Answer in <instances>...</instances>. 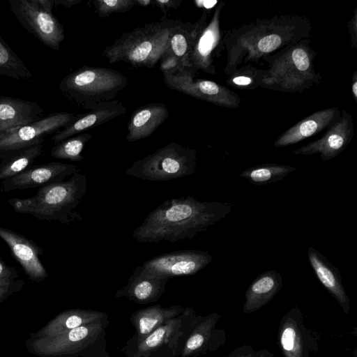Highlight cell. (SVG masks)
<instances>
[{
    "label": "cell",
    "instance_id": "obj_45",
    "mask_svg": "<svg viewBox=\"0 0 357 357\" xmlns=\"http://www.w3.org/2000/svg\"><path fill=\"white\" fill-rule=\"evenodd\" d=\"M257 357H273V354L266 349L259 350Z\"/></svg>",
    "mask_w": 357,
    "mask_h": 357
},
{
    "label": "cell",
    "instance_id": "obj_2",
    "mask_svg": "<svg viewBox=\"0 0 357 357\" xmlns=\"http://www.w3.org/2000/svg\"><path fill=\"white\" fill-rule=\"evenodd\" d=\"M227 202H200L187 196L169 199L150 212L132 232L139 243L192 240L229 214Z\"/></svg>",
    "mask_w": 357,
    "mask_h": 357
},
{
    "label": "cell",
    "instance_id": "obj_25",
    "mask_svg": "<svg viewBox=\"0 0 357 357\" xmlns=\"http://www.w3.org/2000/svg\"><path fill=\"white\" fill-rule=\"evenodd\" d=\"M282 287V275L275 270L264 272L255 278L248 286L243 311L252 313L268 304Z\"/></svg>",
    "mask_w": 357,
    "mask_h": 357
},
{
    "label": "cell",
    "instance_id": "obj_30",
    "mask_svg": "<svg viewBox=\"0 0 357 357\" xmlns=\"http://www.w3.org/2000/svg\"><path fill=\"white\" fill-rule=\"evenodd\" d=\"M295 170L296 167L287 165L266 163L249 167L240 176L252 184L264 185L278 182Z\"/></svg>",
    "mask_w": 357,
    "mask_h": 357
},
{
    "label": "cell",
    "instance_id": "obj_31",
    "mask_svg": "<svg viewBox=\"0 0 357 357\" xmlns=\"http://www.w3.org/2000/svg\"><path fill=\"white\" fill-rule=\"evenodd\" d=\"M0 75L30 79L33 75L23 61L0 36Z\"/></svg>",
    "mask_w": 357,
    "mask_h": 357
},
{
    "label": "cell",
    "instance_id": "obj_19",
    "mask_svg": "<svg viewBox=\"0 0 357 357\" xmlns=\"http://www.w3.org/2000/svg\"><path fill=\"white\" fill-rule=\"evenodd\" d=\"M168 280L152 273L142 265L138 266L130 275L127 284L118 290L115 296H126L140 304L156 301L165 293Z\"/></svg>",
    "mask_w": 357,
    "mask_h": 357
},
{
    "label": "cell",
    "instance_id": "obj_12",
    "mask_svg": "<svg viewBox=\"0 0 357 357\" xmlns=\"http://www.w3.org/2000/svg\"><path fill=\"white\" fill-rule=\"evenodd\" d=\"M70 112H60L21 126L0 132V153L44 142V137L56 132L77 119Z\"/></svg>",
    "mask_w": 357,
    "mask_h": 357
},
{
    "label": "cell",
    "instance_id": "obj_26",
    "mask_svg": "<svg viewBox=\"0 0 357 357\" xmlns=\"http://www.w3.org/2000/svg\"><path fill=\"white\" fill-rule=\"evenodd\" d=\"M212 12L204 10L200 17L195 22H181L170 38L167 53L174 56L184 70H187L188 56L195 40Z\"/></svg>",
    "mask_w": 357,
    "mask_h": 357
},
{
    "label": "cell",
    "instance_id": "obj_44",
    "mask_svg": "<svg viewBox=\"0 0 357 357\" xmlns=\"http://www.w3.org/2000/svg\"><path fill=\"white\" fill-rule=\"evenodd\" d=\"M135 5H137L142 7H146L151 3H153L151 0H134Z\"/></svg>",
    "mask_w": 357,
    "mask_h": 357
},
{
    "label": "cell",
    "instance_id": "obj_17",
    "mask_svg": "<svg viewBox=\"0 0 357 357\" xmlns=\"http://www.w3.org/2000/svg\"><path fill=\"white\" fill-rule=\"evenodd\" d=\"M0 238L8 245L26 275L33 282H40L48 277L39 256L43 250L33 241L10 229L0 227Z\"/></svg>",
    "mask_w": 357,
    "mask_h": 357
},
{
    "label": "cell",
    "instance_id": "obj_41",
    "mask_svg": "<svg viewBox=\"0 0 357 357\" xmlns=\"http://www.w3.org/2000/svg\"><path fill=\"white\" fill-rule=\"evenodd\" d=\"M219 1L217 0H208V1H195L196 6L199 8H203L206 10H213L215 7L218 5Z\"/></svg>",
    "mask_w": 357,
    "mask_h": 357
},
{
    "label": "cell",
    "instance_id": "obj_32",
    "mask_svg": "<svg viewBox=\"0 0 357 357\" xmlns=\"http://www.w3.org/2000/svg\"><path fill=\"white\" fill-rule=\"evenodd\" d=\"M93 137L86 132L68 137L54 144L51 151L53 158L79 162L84 159L82 155L85 144Z\"/></svg>",
    "mask_w": 357,
    "mask_h": 357
},
{
    "label": "cell",
    "instance_id": "obj_42",
    "mask_svg": "<svg viewBox=\"0 0 357 357\" xmlns=\"http://www.w3.org/2000/svg\"><path fill=\"white\" fill-rule=\"evenodd\" d=\"M82 0H54L55 5H61L65 7H72L79 3Z\"/></svg>",
    "mask_w": 357,
    "mask_h": 357
},
{
    "label": "cell",
    "instance_id": "obj_7",
    "mask_svg": "<svg viewBox=\"0 0 357 357\" xmlns=\"http://www.w3.org/2000/svg\"><path fill=\"white\" fill-rule=\"evenodd\" d=\"M197 151L171 142L136 160L126 174L149 181H168L190 176L197 167Z\"/></svg>",
    "mask_w": 357,
    "mask_h": 357
},
{
    "label": "cell",
    "instance_id": "obj_23",
    "mask_svg": "<svg viewBox=\"0 0 357 357\" xmlns=\"http://www.w3.org/2000/svg\"><path fill=\"white\" fill-rule=\"evenodd\" d=\"M168 115V109L164 103H149L138 107L128 121L126 139L133 142L150 137L166 121Z\"/></svg>",
    "mask_w": 357,
    "mask_h": 357
},
{
    "label": "cell",
    "instance_id": "obj_18",
    "mask_svg": "<svg viewBox=\"0 0 357 357\" xmlns=\"http://www.w3.org/2000/svg\"><path fill=\"white\" fill-rule=\"evenodd\" d=\"M221 318L217 312L204 317H198L183 349L182 357L199 355L208 351H215L222 347L227 340L224 329L216 325Z\"/></svg>",
    "mask_w": 357,
    "mask_h": 357
},
{
    "label": "cell",
    "instance_id": "obj_6",
    "mask_svg": "<svg viewBox=\"0 0 357 357\" xmlns=\"http://www.w3.org/2000/svg\"><path fill=\"white\" fill-rule=\"evenodd\" d=\"M128 83V78L116 70L84 66L65 76L59 89L71 102L90 110L114 100Z\"/></svg>",
    "mask_w": 357,
    "mask_h": 357
},
{
    "label": "cell",
    "instance_id": "obj_28",
    "mask_svg": "<svg viewBox=\"0 0 357 357\" xmlns=\"http://www.w3.org/2000/svg\"><path fill=\"white\" fill-rule=\"evenodd\" d=\"M183 310L180 305L162 307L157 305L137 311L132 316L131 320L137 331L138 340L144 339L157 328L175 319Z\"/></svg>",
    "mask_w": 357,
    "mask_h": 357
},
{
    "label": "cell",
    "instance_id": "obj_22",
    "mask_svg": "<svg viewBox=\"0 0 357 357\" xmlns=\"http://www.w3.org/2000/svg\"><path fill=\"white\" fill-rule=\"evenodd\" d=\"M307 258L317 279L336 300L343 312L348 314L351 307L350 299L337 268L313 247L308 248Z\"/></svg>",
    "mask_w": 357,
    "mask_h": 357
},
{
    "label": "cell",
    "instance_id": "obj_33",
    "mask_svg": "<svg viewBox=\"0 0 357 357\" xmlns=\"http://www.w3.org/2000/svg\"><path fill=\"white\" fill-rule=\"evenodd\" d=\"M266 69H261L248 64L238 67L227 75L226 84L235 89L253 90L261 87Z\"/></svg>",
    "mask_w": 357,
    "mask_h": 357
},
{
    "label": "cell",
    "instance_id": "obj_36",
    "mask_svg": "<svg viewBox=\"0 0 357 357\" xmlns=\"http://www.w3.org/2000/svg\"><path fill=\"white\" fill-rule=\"evenodd\" d=\"M24 284V281L21 279L0 281V303L9 296L20 291Z\"/></svg>",
    "mask_w": 357,
    "mask_h": 357
},
{
    "label": "cell",
    "instance_id": "obj_37",
    "mask_svg": "<svg viewBox=\"0 0 357 357\" xmlns=\"http://www.w3.org/2000/svg\"><path fill=\"white\" fill-rule=\"evenodd\" d=\"M350 37L351 46L354 49L357 47V8H355L353 17L349 20L347 24Z\"/></svg>",
    "mask_w": 357,
    "mask_h": 357
},
{
    "label": "cell",
    "instance_id": "obj_20",
    "mask_svg": "<svg viewBox=\"0 0 357 357\" xmlns=\"http://www.w3.org/2000/svg\"><path fill=\"white\" fill-rule=\"evenodd\" d=\"M340 113L337 107L316 111L282 133L275 139L274 146L293 145L321 132L331 126L340 117Z\"/></svg>",
    "mask_w": 357,
    "mask_h": 357
},
{
    "label": "cell",
    "instance_id": "obj_8",
    "mask_svg": "<svg viewBox=\"0 0 357 357\" xmlns=\"http://www.w3.org/2000/svg\"><path fill=\"white\" fill-rule=\"evenodd\" d=\"M10 9L23 27L47 47L59 50L65 34L52 13L54 0H8Z\"/></svg>",
    "mask_w": 357,
    "mask_h": 357
},
{
    "label": "cell",
    "instance_id": "obj_29",
    "mask_svg": "<svg viewBox=\"0 0 357 357\" xmlns=\"http://www.w3.org/2000/svg\"><path fill=\"white\" fill-rule=\"evenodd\" d=\"M44 142L0 153V181L13 177L33 165L42 155Z\"/></svg>",
    "mask_w": 357,
    "mask_h": 357
},
{
    "label": "cell",
    "instance_id": "obj_34",
    "mask_svg": "<svg viewBox=\"0 0 357 357\" xmlns=\"http://www.w3.org/2000/svg\"><path fill=\"white\" fill-rule=\"evenodd\" d=\"M178 324L179 320L173 319L157 328L144 339L139 341L138 351L141 354L148 353L158 348L159 346L169 340L170 335L174 333Z\"/></svg>",
    "mask_w": 357,
    "mask_h": 357
},
{
    "label": "cell",
    "instance_id": "obj_15",
    "mask_svg": "<svg viewBox=\"0 0 357 357\" xmlns=\"http://www.w3.org/2000/svg\"><path fill=\"white\" fill-rule=\"evenodd\" d=\"M354 136L353 116L347 111L342 110L340 117L326 129L321 137L292 151L291 153L296 155L319 154L323 160H332L345 150Z\"/></svg>",
    "mask_w": 357,
    "mask_h": 357
},
{
    "label": "cell",
    "instance_id": "obj_14",
    "mask_svg": "<svg viewBox=\"0 0 357 357\" xmlns=\"http://www.w3.org/2000/svg\"><path fill=\"white\" fill-rule=\"evenodd\" d=\"M212 255L206 250H184L157 255L142 266L152 273L170 278L193 275L212 261Z\"/></svg>",
    "mask_w": 357,
    "mask_h": 357
},
{
    "label": "cell",
    "instance_id": "obj_35",
    "mask_svg": "<svg viewBox=\"0 0 357 357\" xmlns=\"http://www.w3.org/2000/svg\"><path fill=\"white\" fill-rule=\"evenodd\" d=\"M93 3L100 17H106L112 13L128 12L135 6L134 0H94Z\"/></svg>",
    "mask_w": 357,
    "mask_h": 357
},
{
    "label": "cell",
    "instance_id": "obj_39",
    "mask_svg": "<svg viewBox=\"0 0 357 357\" xmlns=\"http://www.w3.org/2000/svg\"><path fill=\"white\" fill-rule=\"evenodd\" d=\"M17 275L16 268L8 266L3 260L0 258V281L15 280Z\"/></svg>",
    "mask_w": 357,
    "mask_h": 357
},
{
    "label": "cell",
    "instance_id": "obj_5",
    "mask_svg": "<svg viewBox=\"0 0 357 357\" xmlns=\"http://www.w3.org/2000/svg\"><path fill=\"white\" fill-rule=\"evenodd\" d=\"M181 23L164 18L138 26L123 33L102 54L111 64L125 62L135 68H154L167 52L170 38Z\"/></svg>",
    "mask_w": 357,
    "mask_h": 357
},
{
    "label": "cell",
    "instance_id": "obj_38",
    "mask_svg": "<svg viewBox=\"0 0 357 357\" xmlns=\"http://www.w3.org/2000/svg\"><path fill=\"white\" fill-rule=\"evenodd\" d=\"M258 351H255L250 345H242L236 348L225 357H257Z\"/></svg>",
    "mask_w": 357,
    "mask_h": 357
},
{
    "label": "cell",
    "instance_id": "obj_27",
    "mask_svg": "<svg viewBox=\"0 0 357 357\" xmlns=\"http://www.w3.org/2000/svg\"><path fill=\"white\" fill-rule=\"evenodd\" d=\"M105 314L99 311L72 309L59 313L44 327L30 336L39 337L61 333L81 326L105 319Z\"/></svg>",
    "mask_w": 357,
    "mask_h": 357
},
{
    "label": "cell",
    "instance_id": "obj_43",
    "mask_svg": "<svg viewBox=\"0 0 357 357\" xmlns=\"http://www.w3.org/2000/svg\"><path fill=\"white\" fill-rule=\"evenodd\" d=\"M351 93L355 101H357V71L355 70L351 77Z\"/></svg>",
    "mask_w": 357,
    "mask_h": 357
},
{
    "label": "cell",
    "instance_id": "obj_21",
    "mask_svg": "<svg viewBox=\"0 0 357 357\" xmlns=\"http://www.w3.org/2000/svg\"><path fill=\"white\" fill-rule=\"evenodd\" d=\"M126 107L119 100L102 102L96 105L87 113L78 116L70 124L56 132L51 138L54 144L85 130L103 124L111 119L126 114Z\"/></svg>",
    "mask_w": 357,
    "mask_h": 357
},
{
    "label": "cell",
    "instance_id": "obj_11",
    "mask_svg": "<svg viewBox=\"0 0 357 357\" xmlns=\"http://www.w3.org/2000/svg\"><path fill=\"white\" fill-rule=\"evenodd\" d=\"M162 74L164 82L170 89L229 109L237 108L241 103L238 94L227 87L213 81L195 79L184 69Z\"/></svg>",
    "mask_w": 357,
    "mask_h": 357
},
{
    "label": "cell",
    "instance_id": "obj_40",
    "mask_svg": "<svg viewBox=\"0 0 357 357\" xmlns=\"http://www.w3.org/2000/svg\"><path fill=\"white\" fill-rule=\"evenodd\" d=\"M153 3L157 6L163 13L165 16L171 8H177L180 6L182 1L181 0H154Z\"/></svg>",
    "mask_w": 357,
    "mask_h": 357
},
{
    "label": "cell",
    "instance_id": "obj_16",
    "mask_svg": "<svg viewBox=\"0 0 357 357\" xmlns=\"http://www.w3.org/2000/svg\"><path fill=\"white\" fill-rule=\"evenodd\" d=\"M79 172L77 166L73 164L50 162L31 165L22 173L5 179L1 182V190L9 192L43 187L65 181V178Z\"/></svg>",
    "mask_w": 357,
    "mask_h": 357
},
{
    "label": "cell",
    "instance_id": "obj_1",
    "mask_svg": "<svg viewBox=\"0 0 357 357\" xmlns=\"http://www.w3.org/2000/svg\"><path fill=\"white\" fill-rule=\"evenodd\" d=\"M312 25L307 17L280 15L258 18L233 28L224 35L227 75L243 64L258 63L286 46L310 38Z\"/></svg>",
    "mask_w": 357,
    "mask_h": 357
},
{
    "label": "cell",
    "instance_id": "obj_13",
    "mask_svg": "<svg viewBox=\"0 0 357 357\" xmlns=\"http://www.w3.org/2000/svg\"><path fill=\"white\" fill-rule=\"evenodd\" d=\"M278 347L284 357H308L319 351L318 340L303 323L301 310L292 307L281 318L278 333Z\"/></svg>",
    "mask_w": 357,
    "mask_h": 357
},
{
    "label": "cell",
    "instance_id": "obj_24",
    "mask_svg": "<svg viewBox=\"0 0 357 357\" xmlns=\"http://www.w3.org/2000/svg\"><path fill=\"white\" fill-rule=\"evenodd\" d=\"M45 113L36 102L0 96V132L36 121L44 117Z\"/></svg>",
    "mask_w": 357,
    "mask_h": 357
},
{
    "label": "cell",
    "instance_id": "obj_9",
    "mask_svg": "<svg viewBox=\"0 0 357 357\" xmlns=\"http://www.w3.org/2000/svg\"><path fill=\"white\" fill-rule=\"evenodd\" d=\"M105 327L102 320L56 335L30 336L25 345L29 352L40 357H75L98 340Z\"/></svg>",
    "mask_w": 357,
    "mask_h": 357
},
{
    "label": "cell",
    "instance_id": "obj_10",
    "mask_svg": "<svg viewBox=\"0 0 357 357\" xmlns=\"http://www.w3.org/2000/svg\"><path fill=\"white\" fill-rule=\"evenodd\" d=\"M225 3L219 1L213 10L209 21L199 32L190 52L187 71L193 76L201 70L215 75V59L220 57L225 48L224 35L220 26V16Z\"/></svg>",
    "mask_w": 357,
    "mask_h": 357
},
{
    "label": "cell",
    "instance_id": "obj_4",
    "mask_svg": "<svg viewBox=\"0 0 357 357\" xmlns=\"http://www.w3.org/2000/svg\"><path fill=\"white\" fill-rule=\"evenodd\" d=\"M305 38L264 56L268 64L261 87L274 91L301 93L320 84L322 77L315 70L316 52Z\"/></svg>",
    "mask_w": 357,
    "mask_h": 357
},
{
    "label": "cell",
    "instance_id": "obj_3",
    "mask_svg": "<svg viewBox=\"0 0 357 357\" xmlns=\"http://www.w3.org/2000/svg\"><path fill=\"white\" fill-rule=\"evenodd\" d=\"M86 192V176L77 172L67 180L40 187L33 197L12 198L7 202L15 212L70 224L83 220L75 208Z\"/></svg>",
    "mask_w": 357,
    "mask_h": 357
}]
</instances>
